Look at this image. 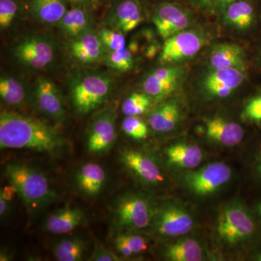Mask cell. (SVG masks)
<instances>
[{"label":"cell","instance_id":"cell-1","mask_svg":"<svg viewBox=\"0 0 261 261\" xmlns=\"http://www.w3.org/2000/svg\"><path fill=\"white\" fill-rule=\"evenodd\" d=\"M64 145L61 135L40 120L5 111L0 115L1 149H27L55 153Z\"/></svg>","mask_w":261,"mask_h":261},{"label":"cell","instance_id":"cell-2","mask_svg":"<svg viewBox=\"0 0 261 261\" xmlns=\"http://www.w3.org/2000/svg\"><path fill=\"white\" fill-rule=\"evenodd\" d=\"M5 175L30 208H40L56 199V192L49 179L37 168L25 163H11L5 167Z\"/></svg>","mask_w":261,"mask_h":261},{"label":"cell","instance_id":"cell-3","mask_svg":"<svg viewBox=\"0 0 261 261\" xmlns=\"http://www.w3.org/2000/svg\"><path fill=\"white\" fill-rule=\"evenodd\" d=\"M216 231L223 243L236 245L255 238L257 232L256 221L242 202H230L221 211Z\"/></svg>","mask_w":261,"mask_h":261},{"label":"cell","instance_id":"cell-4","mask_svg":"<svg viewBox=\"0 0 261 261\" xmlns=\"http://www.w3.org/2000/svg\"><path fill=\"white\" fill-rule=\"evenodd\" d=\"M113 82L105 73H85L75 77L70 85V97L75 111L87 114L97 109L111 94Z\"/></svg>","mask_w":261,"mask_h":261},{"label":"cell","instance_id":"cell-5","mask_svg":"<svg viewBox=\"0 0 261 261\" xmlns=\"http://www.w3.org/2000/svg\"><path fill=\"white\" fill-rule=\"evenodd\" d=\"M205 43V36L200 31H182L165 40L159 62L162 64H171L191 58L202 49Z\"/></svg>","mask_w":261,"mask_h":261},{"label":"cell","instance_id":"cell-6","mask_svg":"<svg viewBox=\"0 0 261 261\" xmlns=\"http://www.w3.org/2000/svg\"><path fill=\"white\" fill-rule=\"evenodd\" d=\"M116 224L123 228H145L152 219V210L147 199L135 194H127L117 202Z\"/></svg>","mask_w":261,"mask_h":261},{"label":"cell","instance_id":"cell-7","mask_svg":"<svg viewBox=\"0 0 261 261\" xmlns=\"http://www.w3.org/2000/svg\"><path fill=\"white\" fill-rule=\"evenodd\" d=\"M232 171L224 163H210L197 171L187 173L185 183L195 195H211L224 186L231 178Z\"/></svg>","mask_w":261,"mask_h":261},{"label":"cell","instance_id":"cell-8","mask_svg":"<svg viewBox=\"0 0 261 261\" xmlns=\"http://www.w3.org/2000/svg\"><path fill=\"white\" fill-rule=\"evenodd\" d=\"M54 43L48 38L32 36L15 45L13 54L21 64L32 69H42L53 61L56 55Z\"/></svg>","mask_w":261,"mask_h":261},{"label":"cell","instance_id":"cell-9","mask_svg":"<svg viewBox=\"0 0 261 261\" xmlns=\"http://www.w3.org/2000/svg\"><path fill=\"white\" fill-rule=\"evenodd\" d=\"M245 68H229L211 69L204 77L202 87L211 97L226 98L238 89L246 80Z\"/></svg>","mask_w":261,"mask_h":261},{"label":"cell","instance_id":"cell-10","mask_svg":"<svg viewBox=\"0 0 261 261\" xmlns=\"http://www.w3.org/2000/svg\"><path fill=\"white\" fill-rule=\"evenodd\" d=\"M191 20V15L187 10L171 3L160 5L152 15V22L156 31L164 40L186 30Z\"/></svg>","mask_w":261,"mask_h":261},{"label":"cell","instance_id":"cell-11","mask_svg":"<svg viewBox=\"0 0 261 261\" xmlns=\"http://www.w3.org/2000/svg\"><path fill=\"white\" fill-rule=\"evenodd\" d=\"M193 224V219L188 211L175 205L163 207L154 219L156 231L170 238L187 234L192 231Z\"/></svg>","mask_w":261,"mask_h":261},{"label":"cell","instance_id":"cell-12","mask_svg":"<svg viewBox=\"0 0 261 261\" xmlns=\"http://www.w3.org/2000/svg\"><path fill=\"white\" fill-rule=\"evenodd\" d=\"M184 70L179 67H161L149 73L144 80V92L154 99H163L178 88Z\"/></svg>","mask_w":261,"mask_h":261},{"label":"cell","instance_id":"cell-13","mask_svg":"<svg viewBox=\"0 0 261 261\" xmlns=\"http://www.w3.org/2000/svg\"><path fill=\"white\" fill-rule=\"evenodd\" d=\"M120 159L128 171L147 185H159L164 179L157 163L144 152L135 149H123Z\"/></svg>","mask_w":261,"mask_h":261},{"label":"cell","instance_id":"cell-14","mask_svg":"<svg viewBox=\"0 0 261 261\" xmlns=\"http://www.w3.org/2000/svg\"><path fill=\"white\" fill-rule=\"evenodd\" d=\"M116 139L114 116L111 113H103L91 123L87 134V149L91 153H104L113 147Z\"/></svg>","mask_w":261,"mask_h":261},{"label":"cell","instance_id":"cell-15","mask_svg":"<svg viewBox=\"0 0 261 261\" xmlns=\"http://www.w3.org/2000/svg\"><path fill=\"white\" fill-rule=\"evenodd\" d=\"M34 97L41 112L56 121L64 120L65 111L63 100L56 84L51 81L39 79L34 86Z\"/></svg>","mask_w":261,"mask_h":261},{"label":"cell","instance_id":"cell-16","mask_svg":"<svg viewBox=\"0 0 261 261\" xmlns=\"http://www.w3.org/2000/svg\"><path fill=\"white\" fill-rule=\"evenodd\" d=\"M142 20L143 14L139 0H120L113 7L108 17L111 28L124 34L137 28Z\"/></svg>","mask_w":261,"mask_h":261},{"label":"cell","instance_id":"cell-17","mask_svg":"<svg viewBox=\"0 0 261 261\" xmlns=\"http://www.w3.org/2000/svg\"><path fill=\"white\" fill-rule=\"evenodd\" d=\"M70 49L73 58L84 64L97 63L106 57V47L92 29L71 39Z\"/></svg>","mask_w":261,"mask_h":261},{"label":"cell","instance_id":"cell-18","mask_svg":"<svg viewBox=\"0 0 261 261\" xmlns=\"http://www.w3.org/2000/svg\"><path fill=\"white\" fill-rule=\"evenodd\" d=\"M205 127L206 135L210 140L227 147L239 145L245 137L243 128L239 123L221 117L206 120Z\"/></svg>","mask_w":261,"mask_h":261},{"label":"cell","instance_id":"cell-19","mask_svg":"<svg viewBox=\"0 0 261 261\" xmlns=\"http://www.w3.org/2000/svg\"><path fill=\"white\" fill-rule=\"evenodd\" d=\"M211 69L238 68L246 69V56L243 48L233 43L215 46L209 56Z\"/></svg>","mask_w":261,"mask_h":261},{"label":"cell","instance_id":"cell-20","mask_svg":"<svg viewBox=\"0 0 261 261\" xmlns=\"http://www.w3.org/2000/svg\"><path fill=\"white\" fill-rule=\"evenodd\" d=\"M107 175L104 168L94 163L83 165L76 172L75 181L79 189L89 197L99 195L106 185Z\"/></svg>","mask_w":261,"mask_h":261},{"label":"cell","instance_id":"cell-21","mask_svg":"<svg viewBox=\"0 0 261 261\" xmlns=\"http://www.w3.org/2000/svg\"><path fill=\"white\" fill-rule=\"evenodd\" d=\"M85 221L83 211L77 207H65L56 211L45 223L47 231L54 234L71 232Z\"/></svg>","mask_w":261,"mask_h":261},{"label":"cell","instance_id":"cell-22","mask_svg":"<svg viewBox=\"0 0 261 261\" xmlns=\"http://www.w3.org/2000/svg\"><path fill=\"white\" fill-rule=\"evenodd\" d=\"M224 23L240 31L249 30L256 20L255 8L248 0H238L223 12Z\"/></svg>","mask_w":261,"mask_h":261},{"label":"cell","instance_id":"cell-23","mask_svg":"<svg viewBox=\"0 0 261 261\" xmlns=\"http://www.w3.org/2000/svg\"><path fill=\"white\" fill-rule=\"evenodd\" d=\"M168 163L176 167L194 169L202 162L203 153L198 146L188 143H178L166 149Z\"/></svg>","mask_w":261,"mask_h":261},{"label":"cell","instance_id":"cell-24","mask_svg":"<svg viewBox=\"0 0 261 261\" xmlns=\"http://www.w3.org/2000/svg\"><path fill=\"white\" fill-rule=\"evenodd\" d=\"M68 0H29L33 15L42 23L58 25L68 11Z\"/></svg>","mask_w":261,"mask_h":261},{"label":"cell","instance_id":"cell-25","mask_svg":"<svg viewBox=\"0 0 261 261\" xmlns=\"http://www.w3.org/2000/svg\"><path fill=\"white\" fill-rule=\"evenodd\" d=\"M181 119V109L177 102H163L152 111L149 116V126L158 132H168L177 126Z\"/></svg>","mask_w":261,"mask_h":261},{"label":"cell","instance_id":"cell-26","mask_svg":"<svg viewBox=\"0 0 261 261\" xmlns=\"http://www.w3.org/2000/svg\"><path fill=\"white\" fill-rule=\"evenodd\" d=\"M58 25L67 37L75 39L91 29L89 10L82 7H73L65 13Z\"/></svg>","mask_w":261,"mask_h":261},{"label":"cell","instance_id":"cell-27","mask_svg":"<svg viewBox=\"0 0 261 261\" xmlns=\"http://www.w3.org/2000/svg\"><path fill=\"white\" fill-rule=\"evenodd\" d=\"M165 256L171 261H200L202 250L196 240L185 238L168 245Z\"/></svg>","mask_w":261,"mask_h":261},{"label":"cell","instance_id":"cell-28","mask_svg":"<svg viewBox=\"0 0 261 261\" xmlns=\"http://www.w3.org/2000/svg\"><path fill=\"white\" fill-rule=\"evenodd\" d=\"M87 250V243L82 238H65L54 245L53 253L57 260L80 261L84 258Z\"/></svg>","mask_w":261,"mask_h":261},{"label":"cell","instance_id":"cell-29","mask_svg":"<svg viewBox=\"0 0 261 261\" xmlns=\"http://www.w3.org/2000/svg\"><path fill=\"white\" fill-rule=\"evenodd\" d=\"M25 88L23 84L14 76L3 75L0 79V97L9 106H19L25 101Z\"/></svg>","mask_w":261,"mask_h":261},{"label":"cell","instance_id":"cell-30","mask_svg":"<svg viewBox=\"0 0 261 261\" xmlns=\"http://www.w3.org/2000/svg\"><path fill=\"white\" fill-rule=\"evenodd\" d=\"M117 251L125 257L140 253L147 249V241L140 235L132 233H119L114 240Z\"/></svg>","mask_w":261,"mask_h":261},{"label":"cell","instance_id":"cell-31","mask_svg":"<svg viewBox=\"0 0 261 261\" xmlns=\"http://www.w3.org/2000/svg\"><path fill=\"white\" fill-rule=\"evenodd\" d=\"M152 97L148 94L135 92L123 101L122 113L126 116H140L147 111L151 106Z\"/></svg>","mask_w":261,"mask_h":261},{"label":"cell","instance_id":"cell-32","mask_svg":"<svg viewBox=\"0 0 261 261\" xmlns=\"http://www.w3.org/2000/svg\"><path fill=\"white\" fill-rule=\"evenodd\" d=\"M105 59L108 66L122 72L132 69L135 61L133 51L126 47L119 50L109 51Z\"/></svg>","mask_w":261,"mask_h":261},{"label":"cell","instance_id":"cell-33","mask_svg":"<svg viewBox=\"0 0 261 261\" xmlns=\"http://www.w3.org/2000/svg\"><path fill=\"white\" fill-rule=\"evenodd\" d=\"M99 39L109 51L119 50L126 47L124 33L113 28H103L98 33Z\"/></svg>","mask_w":261,"mask_h":261},{"label":"cell","instance_id":"cell-34","mask_svg":"<svg viewBox=\"0 0 261 261\" xmlns=\"http://www.w3.org/2000/svg\"><path fill=\"white\" fill-rule=\"evenodd\" d=\"M121 127L127 136L135 140H143L148 134V127L139 116H126Z\"/></svg>","mask_w":261,"mask_h":261},{"label":"cell","instance_id":"cell-35","mask_svg":"<svg viewBox=\"0 0 261 261\" xmlns=\"http://www.w3.org/2000/svg\"><path fill=\"white\" fill-rule=\"evenodd\" d=\"M18 5L14 0H0V27L8 28L14 20Z\"/></svg>","mask_w":261,"mask_h":261},{"label":"cell","instance_id":"cell-36","mask_svg":"<svg viewBox=\"0 0 261 261\" xmlns=\"http://www.w3.org/2000/svg\"><path fill=\"white\" fill-rule=\"evenodd\" d=\"M243 116L248 121L261 126V93L257 94L247 103Z\"/></svg>","mask_w":261,"mask_h":261},{"label":"cell","instance_id":"cell-37","mask_svg":"<svg viewBox=\"0 0 261 261\" xmlns=\"http://www.w3.org/2000/svg\"><path fill=\"white\" fill-rule=\"evenodd\" d=\"M90 260L94 261H118L121 260V259L111 250L99 246L95 247V249H94Z\"/></svg>","mask_w":261,"mask_h":261},{"label":"cell","instance_id":"cell-38","mask_svg":"<svg viewBox=\"0 0 261 261\" xmlns=\"http://www.w3.org/2000/svg\"><path fill=\"white\" fill-rule=\"evenodd\" d=\"M190 1L192 5L204 11L214 9L215 0H190Z\"/></svg>","mask_w":261,"mask_h":261},{"label":"cell","instance_id":"cell-39","mask_svg":"<svg viewBox=\"0 0 261 261\" xmlns=\"http://www.w3.org/2000/svg\"><path fill=\"white\" fill-rule=\"evenodd\" d=\"M15 194H18L16 189H15V187L13 186V185L10 184V185L5 187L4 188H3V190H1L0 196L4 197L5 200H8V202H9V201L13 200Z\"/></svg>","mask_w":261,"mask_h":261},{"label":"cell","instance_id":"cell-40","mask_svg":"<svg viewBox=\"0 0 261 261\" xmlns=\"http://www.w3.org/2000/svg\"><path fill=\"white\" fill-rule=\"evenodd\" d=\"M73 7H82V8L90 9L95 5L96 0H68Z\"/></svg>","mask_w":261,"mask_h":261},{"label":"cell","instance_id":"cell-41","mask_svg":"<svg viewBox=\"0 0 261 261\" xmlns=\"http://www.w3.org/2000/svg\"><path fill=\"white\" fill-rule=\"evenodd\" d=\"M236 1H238V0H215L214 9L217 10L218 11L223 13L228 5Z\"/></svg>","mask_w":261,"mask_h":261},{"label":"cell","instance_id":"cell-42","mask_svg":"<svg viewBox=\"0 0 261 261\" xmlns=\"http://www.w3.org/2000/svg\"><path fill=\"white\" fill-rule=\"evenodd\" d=\"M8 210V201L5 200L4 197L0 196V216L2 218L4 217Z\"/></svg>","mask_w":261,"mask_h":261},{"label":"cell","instance_id":"cell-43","mask_svg":"<svg viewBox=\"0 0 261 261\" xmlns=\"http://www.w3.org/2000/svg\"><path fill=\"white\" fill-rule=\"evenodd\" d=\"M255 171L257 177L261 181V149L257 154L256 161H255Z\"/></svg>","mask_w":261,"mask_h":261},{"label":"cell","instance_id":"cell-44","mask_svg":"<svg viewBox=\"0 0 261 261\" xmlns=\"http://www.w3.org/2000/svg\"><path fill=\"white\" fill-rule=\"evenodd\" d=\"M255 214L257 219H258L259 223L261 225V200L255 204Z\"/></svg>","mask_w":261,"mask_h":261},{"label":"cell","instance_id":"cell-45","mask_svg":"<svg viewBox=\"0 0 261 261\" xmlns=\"http://www.w3.org/2000/svg\"><path fill=\"white\" fill-rule=\"evenodd\" d=\"M252 258L253 260L261 261V249L260 250H257L256 252L254 253L253 256H252Z\"/></svg>","mask_w":261,"mask_h":261},{"label":"cell","instance_id":"cell-46","mask_svg":"<svg viewBox=\"0 0 261 261\" xmlns=\"http://www.w3.org/2000/svg\"><path fill=\"white\" fill-rule=\"evenodd\" d=\"M0 260L1 261H5V260H9V256L5 255V253H1V256H0Z\"/></svg>","mask_w":261,"mask_h":261},{"label":"cell","instance_id":"cell-47","mask_svg":"<svg viewBox=\"0 0 261 261\" xmlns=\"http://www.w3.org/2000/svg\"><path fill=\"white\" fill-rule=\"evenodd\" d=\"M260 63H261V51H260Z\"/></svg>","mask_w":261,"mask_h":261}]
</instances>
